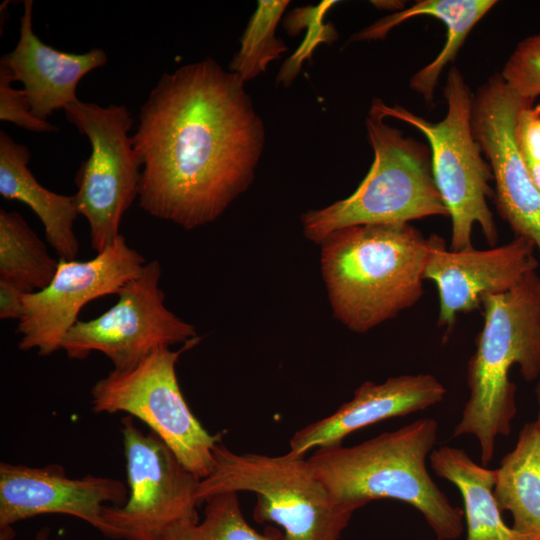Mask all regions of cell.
I'll return each mask as SVG.
<instances>
[{"instance_id": "1", "label": "cell", "mask_w": 540, "mask_h": 540, "mask_svg": "<svg viewBox=\"0 0 540 540\" xmlns=\"http://www.w3.org/2000/svg\"><path fill=\"white\" fill-rule=\"evenodd\" d=\"M244 83L210 58L161 76L132 135L145 212L191 230L248 188L265 130Z\"/></svg>"}, {"instance_id": "2", "label": "cell", "mask_w": 540, "mask_h": 540, "mask_svg": "<svg viewBox=\"0 0 540 540\" xmlns=\"http://www.w3.org/2000/svg\"><path fill=\"white\" fill-rule=\"evenodd\" d=\"M321 244L334 316L351 331L365 333L422 297L431 236L411 224L347 227Z\"/></svg>"}, {"instance_id": "3", "label": "cell", "mask_w": 540, "mask_h": 540, "mask_svg": "<svg viewBox=\"0 0 540 540\" xmlns=\"http://www.w3.org/2000/svg\"><path fill=\"white\" fill-rule=\"evenodd\" d=\"M437 431L435 419H418L352 447L317 448L307 460L341 506L354 512L372 500H399L424 516L438 540H454L463 532L464 512L426 467Z\"/></svg>"}, {"instance_id": "4", "label": "cell", "mask_w": 540, "mask_h": 540, "mask_svg": "<svg viewBox=\"0 0 540 540\" xmlns=\"http://www.w3.org/2000/svg\"><path fill=\"white\" fill-rule=\"evenodd\" d=\"M482 309L483 327L467 368L469 398L452 436H475L487 465L516 415L511 368L517 365L526 381L540 376V276L532 272L513 289L484 296Z\"/></svg>"}, {"instance_id": "5", "label": "cell", "mask_w": 540, "mask_h": 540, "mask_svg": "<svg viewBox=\"0 0 540 540\" xmlns=\"http://www.w3.org/2000/svg\"><path fill=\"white\" fill-rule=\"evenodd\" d=\"M384 119L371 106L366 129L374 160L357 189L345 199L302 215L309 240L322 243L332 233L352 226L448 216L434 182L430 150Z\"/></svg>"}, {"instance_id": "6", "label": "cell", "mask_w": 540, "mask_h": 540, "mask_svg": "<svg viewBox=\"0 0 540 540\" xmlns=\"http://www.w3.org/2000/svg\"><path fill=\"white\" fill-rule=\"evenodd\" d=\"M241 491L257 495L255 521L277 524L284 531L281 540H339L353 514L334 500L303 457L235 453L221 440L211 471L199 480L197 503Z\"/></svg>"}, {"instance_id": "7", "label": "cell", "mask_w": 540, "mask_h": 540, "mask_svg": "<svg viewBox=\"0 0 540 540\" xmlns=\"http://www.w3.org/2000/svg\"><path fill=\"white\" fill-rule=\"evenodd\" d=\"M443 93L447 113L438 122L400 105L388 106L380 99H374L372 107L385 118L392 117L415 127L426 137L434 182L451 218L450 249L471 247L475 225L493 247L498 241V231L487 204L493 175L472 130L474 96L457 67L449 70Z\"/></svg>"}, {"instance_id": "8", "label": "cell", "mask_w": 540, "mask_h": 540, "mask_svg": "<svg viewBox=\"0 0 540 540\" xmlns=\"http://www.w3.org/2000/svg\"><path fill=\"white\" fill-rule=\"evenodd\" d=\"M200 341L195 337L179 350L159 346L137 365L113 369L91 388L94 413L124 412L149 426L199 479L213 466V450L222 433H209L190 410L176 376V363Z\"/></svg>"}, {"instance_id": "9", "label": "cell", "mask_w": 540, "mask_h": 540, "mask_svg": "<svg viewBox=\"0 0 540 540\" xmlns=\"http://www.w3.org/2000/svg\"><path fill=\"white\" fill-rule=\"evenodd\" d=\"M64 112L91 145L77 171L73 197L88 221L91 248L99 253L120 235L121 219L139 195L142 165L129 135L134 120L125 105L79 100Z\"/></svg>"}, {"instance_id": "10", "label": "cell", "mask_w": 540, "mask_h": 540, "mask_svg": "<svg viewBox=\"0 0 540 540\" xmlns=\"http://www.w3.org/2000/svg\"><path fill=\"white\" fill-rule=\"evenodd\" d=\"M134 417L121 419L129 495L121 506H104L107 538L162 540L181 522H198L199 478L186 469L152 431L142 432Z\"/></svg>"}, {"instance_id": "11", "label": "cell", "mask_w": 540, "mask_h": 540, "mask_svg": "<svg viewBox=\"0 0 540 540\" xmlns=\"http://www.w3.org/2000/svg\"><path fill=\"white\" fill-rule=\"evenodd\" d=\"M160 277L159 261L146 262L141 273L119 290L115 305L94 319L76 322L61 350L76 360L98 351L111 360L114 369L126 370L159 346L184 344L197 337L192 324L165 306Z\"/></svg>"}, {"instance_id": "12", "label": "cell", "mask_w": 540, "mask_h": 540, "mask_svg": "<svg viewBox=\"0 0 540 540\" xmlns=\"http://www.w3.org/2000/svg\"><path fill=\"white\" fill-rule=\"evenodd\" d=\"M145 264L144 257L121 234L90 260L59 258L50 284L23 295V312L17 326L21 335L19 349H36L39 356L60 350L82 307L99 297L117 294L141 273Z\"/></svg>"}, {"instance_id": "13", "label": "cell", "mask_w": 540, "mask_h": 540, "mask_svg": "<svg viewBox=\"0 0 540 540\" xmlns=\"http://www.w3.org/2000/svg\"><path fill=\"white\" fill-rule=\"evenodd\" d=\"M533 105L517 96L500 74L491 76L473 97L472 130L495 180L500 216L517 236L540 253V190L518 151L514 127L520 109Z\"/></svg>"}, {"instance_id": "14", "label": "cell", "mask_w": 540, "mask_h": 540, "mask_svg": "<svg viewBox=\"0 0 540 540\" xmlns=\"http://www.w3.org/2000/svg\"><path fill=\"white\" fill-rule=\"evenodd\" d=\"M128 487L115 478L94 476L70 478L59 464L30 467L0 464V540H12L13 525L41 514H64L79 518L105 537L102 518L106 503L123 505Z\"/></svg>"}, {"instance_id": "15", "label": "cell", "mask_w": 540, "mask_h": 540, "mask_svg": "<svg viewBox=\"0 0 540 540\" xmlns=\"http://www.w3.org/2000/svg\"><path fill=\"white\" fill-rule=\"evenodd\" d=\"M534 249L532 241L517 236L505 245L485 250L473 246L448 250L440 236L431 235L424 278L436 285L437 326L445 330L446 337L458 315L482 308L484 296L507 292L535 272L538 262Z\"/></svg>"}, {"instance_id": "16", "label": "cell", "mask_w": 540, "mask_h": 540, "mask_svg": "<svg viewBox=\"0 0 540 540\" xmlns=\"http://www.w3.org/2000/svg\"><path fill=\"white\" fill-rule=\"evenodd\" d=\"M446 392L442 383L431 374L400 375L382 383L366 381L354 391L353 398L333 414L295 432L287 453L303 457L315 447L341 445L347 435L359 429L438 404Z\"/></svg>"}, {"instance_id": "17", "label": "cell", "mask_w": 540, "mask_h": 540, "mask_svg": "<svg viewBox=\"0 0 540 540\" xmlns=\"http://www.w3.org/2000/svg\"><path fill=\"white\" fill-rule=\"evenodd\" d=\"M23 3L17 45L1 57L0 64L10 71L14 81L23 83L32 113L47 121L53 112L79 101L76 91L80 80L104 66L108 57L100 48L76 54L43 43L33 31V1Z\"/></svg>"}, {"instance_id": "18", "label": "cell", "mask_w": 540, "mask_h": 540, "mask_svg": "<svg viewBox=\"0 0 540 540\" xmlns=\"http://www.w3.org/2000/svg\"><path fill=\"white\" fill-rule=\"evenodd\" d=\"M29 161L28 147L0 131V195L29 206L42 222L46 239L59 258L76 260L79 242L74 221L79 213L74 197L43 187L31 173Z\"/></svg>"}, {"instance_id": "19", "label": "cell", "mask_w": 540, "mask_h": 540, "mask_svg": "<svg viewBox=\"0 0 540 540\" xmlns=\"http://www.w3.org/2000/svg\"><path fill=\"white\" fill-rule=\"evenodd\" d=\"M496 3L494 0H420L361 30L352 41L383 39L394 27L419 16L437 18L444 23L447 29L445 45L433 61L410 80L412 90L426 102H432L438 79L446 65L455 59L473 27Z\"/></svg>"}, {"instance_id": "20", "label": "cell", "mask_w": 540, "mask_h": 540, "mask_svg": "<svg viewBox=\"0 0 540 540\" xmlns=\"http://www.w3.org/2000/svg\"><path fill=\"white\" fill-rule=\"evenodd\" d=\"M429 458L435 474L454 484L462 496L467 540H524L502 518L493 494L495 470L456 447L442 446Z\"/></svg>"}, {"instance_id": "21", "label": "cell", "mask_w": 540, "mask_h": 540, "mask_svg": "<svg viewBox=\"0 0 540 540\" xmlns=\"http://www.w3.org/2000/svg\"><path fill=\"white\" fill-rule=\"evenodd\" d=\"M494 498L513 517L512 528L524 540H540V427L526 423L515 447L495 469Z\"/></svg>"}, {"instance_id": "22", "label": "cell", "mask_w": 540, "mask_h": 540, "mask_svg": "<svg viewBox=\"0 0 540 540\" xmlns=\"http://www.w3.org/2000/svg\"><path fill=\"white\" fill-rule=\"evenodd\" d=\"M58 266L44 242L16 211L0 210V279L26 293L39 291L52 281Z\"/></svg>"}, {"instance_id": "23", "label": "cell", "mask_w": 540, "mask_h": 540, "mask_svg": "<svg viewBox=\"0 0 540 540\" xmlns=\"http://www.w3.org/2000/svg\"><path fill=\"white\" fill-rule=\"evenodd\" d=\"M288 0H260L242 35L239 51L229 65V71L244 82L264 72L269 63L288 50L275 31Z\"/></svg>"}, {"instance_id": "24", "label": "cell", "mask_w": 540, "mask_h": 540, "mask_svg": "<svg viewBox=\"0 0 540 540\" xmlns=\"http://www.w3.org/2000/svg\"><path fill=\"white\" fill-rule=\"evenodd\" d=\"M205 503L202 521L177 523L162 540H281L278 531L261 534L247 523L235 492L213 496Z\"/></svg>"}, {"instance_id": "25", "label": "cell", "mask_w": 540, "mask_h": 540, "mask_svg": "<svg viewBox=\"0 0 540 540\" xmlns=\"http://www.w3.org/2000/svg\"><path fill=\"white\" fill-rule=\"evenodd\" d=\"M500 75L517 96L533 104L540 96V33L517 44Z\"/></svg>"}, {"instance_id": "26", "label": "cell", "mask_w": 540, "mask_h": 540, "mask_svg": "<svg viewBox=\"0 0 540 540\" xmlns=\"http://www.w3.org/2000/svg\"><path fill=\"white\" fill-rule=\"evenodd\" d=\"M10 71L0 64V120L39 133L56 132L58 128L37 118L31 110L24 90L15 89Z\"/></svg>"}, {"instance_id": "27", "label": "cell", "mask_w": 540, "mask_h": 540, "mask_svg": "<svg viewBox=\"0 0 540 540\" xmlns=\"http://www.w3.org/2000/svg\"><path fill=\"white\" fill-rule=\"evenodd\" d=\"M514 137L520 156L540 190V103L520 109L516 116Z\"/></svg>"}, {"instance_id": "28", "label": "cell", "mask_w": 540, "mask_h": 540, "mask_svg": "<svg viewBox=\"0 0 540 540\" xmlns=\"http://www.w3.org/2000/svg\"><path fill=\"white\" fill-rule=\"evenodd\" d=\"M24 293L16 284L0 279V319L21 318Z\"/></svg>"}, {"instance_id": "29", "label": "cell", "mask_w": 540, "mask_h": 540, "mask_svg": "<svg viewBox=\"0 0 540 540\" xmlns=\"http://www.w3.org/2000/svg\"><path fill=\"white\" fill-rule=\"evenodd\" d=\"M50 529L47 526L41 527L35 534L33 540H49Z\"/></svg>"}, {"instance_id": "30", "label": "cell", "mask_w": 540, "mask_h": 540, "mask_svg": "<svg viewBox=\"0 0 540 540\" xmlns=\"http://www.w3.org/2000/svg\"><path fill=\"white\" fill-rule=\"evenodd\" d=\"M536 393H537V399H538V417H537V424L539 425L540 427V376L538 378V384H537V390H536Z\"/></svg>"}]
</instances>
